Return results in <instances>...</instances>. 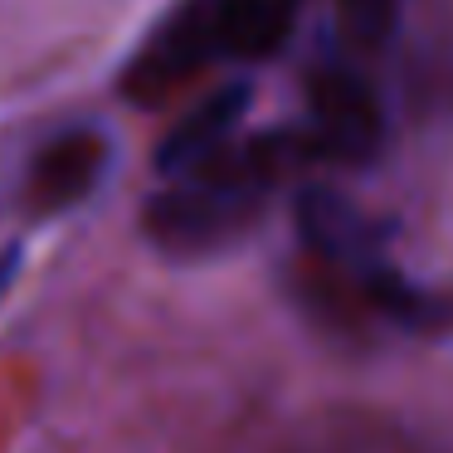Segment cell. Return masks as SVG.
I'll list each match as a JSON object with an SVG mask.
<instances>
[{"label":"cell","mask_w":453,"mask_h":453,"mask_svg":"<svg viewBox=\"0 0 453 453\" xmlns=\"http://www.w3.org/2000/svg\"><path fill=\"white\" fill-rule=\"evenodd\" d=\"M307 151L342 166H361L385 142V112L356 69H322L307 83Z\"/></svg>","instance_id":"obj_4"},{"label":"cell","mask_w":453,"mask_h":453,"mask_svg":"<svg viewBox=\"0 0 453 453\" xmlns=\"http://www.w3.org/2000/svg\"><path fill=\"white\" fill-rule=\"evenodd\" d=\"M108 161H112V147L103 132L93 127L64 132V137L40 147L30 176H25V200H30L35 215H64V210H73L79 200H88L98 190Z\"/></svg>","instance_id":"obj_5"},{"label":"cell","mask_w":453,"mask_h":453,"mask_svg":"<svg viewBox=\"0 0 453 453\" xmlns=\"http://www.w3.org/2000/svg\"><path fill=\"white\" fill-rule=\"evenodd\" d=\"M297 5L303 0H210V25H215L219 59L264 64L293 40Z\"/></svg>","instance_id":"obj_7"},{"label":"cell","mask_w":453,"mask_h":453,"mask_svg":"<svg viewBox=\"0 0 453 453\" xmlns=\"http://www.w3.org/2000/svg\"><path fill=\"white\" fill-rule=\"evenodd\" d=\"M219 59L215 25H210V0H180L166 20L147 35L132 64L122 69V93L137 108H157L176 88H186L196 73H205Z\"/></svg>","instance_id":"obj_3"},{"label":"cell","mask_w":453,"mask_h":453,"mask_svg":"<svg viewBox=\"0 0 453 453\" xmlns=\"http://www.w3.org/2000/svg\"><path fill=\"white\" fill-rule=\"evenodd\" d=\"M249 103H254L249 83H225V88H215L210 98H200L196 108L161 137L157 171L176 180V176L200 171L205 161H215L219 151H229L239 137V127H244V118H249Z\"/></svg>","instance_id":"obj_6"},{"label":"cell","mask_w":453,"mask_h":453,"mask_svg":"<svg viewBox=\"0 0 453 453\" xmlns=\"http://www.w3.org/2000/svg\"><path fill=\"white\" fill-rule=\"evenodd\" d=\"M297 234L332 273H342L375 312L385 317H419V293L400 278L385 258L375 225L332 186H307L297 196Z\"/></svg>","instance_id":"obj_2"},{"label":"cell","mask_w":453,"mask_h":453,"mask_svg":"<svg viewBox=\"0 0 453 453\" xmlns=\"http://www.w3.org/2000/svg\"><path fill=\"white\" fill-rule=\"evenodd\" d=\"M20 264H25L20 244H5V249H0V297L11 293V283H15V273H20Z\"/></svg>","instance_id":"obj_9"},{"label":"cell","mask_w":453,"mask_h":453,"mask_svg":"<svg viewBox=\"0 0 453 453\" xmlns=\"http://www.w3.org/2000/svg\"><path fill=\"white\" fill-rule=\"evenodd\" d=\"M303 157H312V151L297 132H264L254 142H234L215 161H205L190 176H176V186L151 196L142 225H147L151 244L176 258L219 254L254 229L273 186Z\"/></svg>","instance_id":"obj_1"},{"label":"cell","mask_w":453,"mask_h":453,"mask_svg":"<svg viewBox=\"0 0 453 453\" xmlns=\"http://www.w3.org/2000/svg\"><path fill=\"white\" fill-rule=\"evenodd\" d=\"M404 0H336V20H342L346 40L361 50H380L400 25Z\"/></svg>","instance_id":"obj_8"}]
</instances>
